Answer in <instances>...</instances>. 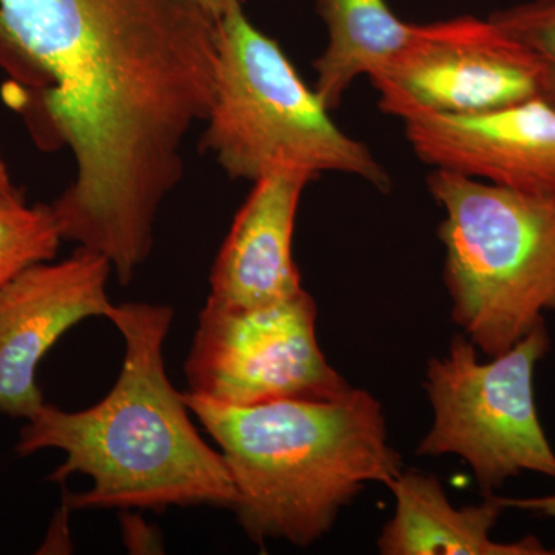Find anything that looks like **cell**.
I'll list each match as a JSON object with an SVG mask.
<instances>
[{"instance_id":"1","label":"cell","mask_w":555,"mask_h":555,"mask_svg":"<svg viewBox=\"0 0 555 555\" xmlns=\"http://www.w3.org/2000/svg\"><path fill=\"white\" fill-rule=\"evenodd\" d=\"M218 21L193 0H0L7 102L75 177L51 204L62 240L120 284L147 261L184 144L215 89Z\"/></svg>"},{"instance_id":"2","label":"cell","mask_w":555,"mask_h":555,"mask_svg":"<svg viewBox=\"0 0 555 555\" xmlns=\"http://www.w3.org/2000/svg\"><path fill=\"white\" fill-rule=\"evenodd\" d=\"M173 317L166 305H113L105 318L122 335L126 357L108 396L78 412L46 403L22 427L14 449L21 456L43 449L67 455L50 481L91 478L89 491L68 496L69 509H232L236 491L224 456L199 436L184 392L167 377L164 343Z\"/></svg>"},{"instance_id":"3","label":"cell","mask_w":555,"mask_h":555,"mask_svg":"<svg viewBox=\"0 0 555 555\" xmlns=\"http://www.w3.org/2000/svg\"><path fill=\"white\" fill-rule=\"evenodd\" d=\"M229 467L235 511L248 539L308 547L331 531L367 483L403 470L387 441L382 403L353 387L332 401L280 400L232 406L184 392Z\"/></svg>"},{"instance_id":"4","label":"cell","mask_w":555,"mask_h":555,"mask_svg":"<svg viewBox=\"0 0 555 555\" xmlns=\"http://www.w3.org/2000/svg\"><path fill=\"white\" fill-rule=\"evenodd\" d=\"M203 144L233 179L258 181L281 169L350 175L390 188L363 142L339 129L275 39L236 2L218 20L217 64Z\"/></svg>"},{"instance_id":"5","label":"cell","mask_w":555,"mask_h":555,"mask_svg":"<svg viewBox=\"0 0 555 555\" xmlns=\"http://www.w3.org/2000/svg\"><path fill=\"white\" fill-rule=\"evenodd\" d=\"M452 320L499 357L555 312V198L434 170Z\"/></svg>"},{"instance_id":"6","label":"cell","mask_w":555,"mask_h":555,"mask_svg":"<svg viewBox=\"0 0 555 555\" xmlns=\"http://www.w3.org/2000/svg\"><path fill=\"white\" fill-rule=\"evenodd\" d=\"M547 349L545 323L489 363L477 360L469 338L455 335L448 357L427 364L434 422L416 454L459 455L486 496L525 470L555 478V454L534 398L535 366Z\"/></svg>"},{"instance_id":"7","label":"cell","mask_w":555,"mask_h":555,"mask_svg":"<svg viewBox=\"0 0 555 555\" xmlns=\"http://www.w3.org/2000/svg\"><path fill=\"white\" fill-rule=\"evenodd\" d=\"M315 324L305 288L257 308L207 298L185 360L189 392L232 406L345 397L353 387L328 364Z\"/></svg>"},{"instance_id":"8","label":"cell","mask_w":555,"mask_h":555,"mask_svg":"<svg viewBox=\"0 0 555 555\" xmlns=\"http://www.w3.org/2000/svg\"><path fill=\"white\" fill-rule=\"evenodd\" d=\"M379 107L469 115L540 96L542 65L491 20L474 16L415 25L406 46L369 78Z\"/></svg>"},{"instance_id":"9","label":"cell","mask_w":555,"mask_h":555,"mask_svg":"<svg viewBox=\"0 0 555 555\" xmlns=\"http://www.w3.org/2000/svg\"><path fill=\"white\" fill-rule=\"evenodd\" d=\"M113 268L78 247L61 262H42L0 288V412L27 422L46 404L38 367L80 321L107 317Z\"/></svg>"},{"instance_id":"10","label":"cell","mask_w":555,"mask_h":555,"mask_svg":"<svg viewBox=\"0 0 555 555\" xmlns=\"http://www.w3.org/2000/svg\"><path fill=\"white\" fill-rule=\"evenodd\" d=\"M401 120L427 166L555 198V107L542 98L469 115L411 113Z\"/></svg>"},{"instance_id":"11","label":"cell","mask_w":555,"mask_h":555,"mask_svg":"<svg viewBox=\"0 0 555 555\" xmlns=\"http://www.w3.org/2000/svg\"><path fill=\"white\" fill-rule=\"evenodd\" d=\"M312 175L281 169L254 182L210 273L208 299L257 308L294 297L301 287L295 264V221Z\"/></svg>"},{"instance_id":"12","label":"cell","mask_w":555,"mask_h":555,"mask_svg":"<svg viewBox=\"0 0 555 555\" xmlns=\"http://www.w3.org/2000/svg\"><path fill=\"white\" fill-rule=\"evenodd\" d=\"M387 488L396 513L378 539L383 555H555L535 537L494 542L491 531L505 509L495 495L456 509L436 477L415 469L401 470Z\"/></svg>"},{"instance_id":"13","label":"cell","mask_w":555,"mask_h":555,"mask_svg":"<svg viewBox=\"0 0 555 555\" xmlns=\"http://www.w3.org/2000/svg\"><path fill=\"white\" fill-rule=\"evenodd\" d=\"M317 7L327 46L313 64V89L334 109L353 80L371 78L406 46L415 25L397 17L386 0H317Z\"/></svg>"},{"instance_id":"14","label":"cell","mask_w":555,"mask_h":555,"mask_svg":"<svg viewBox=\"0 0 555 555\" xmlns=\"http://www.w3.org/2000/svg\"><path fill=\"white\" fill-rule=\"evenodd\" d=\"M53 207L28 206L21 190L0 195V288L25 270L53 261L62 243Z\"/></svg>"},{"instance_id":"15","label":"cell","mask_w":555,"mask_h":555,"mask_svg":"<svg viewBox=\"0 0 555 555\" xmlns=\"http://www.w3.org/2000/svg\"><path fill=\"white\" fill-rule=\"evenodd\" d=\"M489 20L535 54L542 65L540 98L555 107V0L518 3Z\"/></svg>"},{"instance_id":"16","label":"cell","mask_w":555,"mask_h":555,"mask_svg":"<svg viewBox=\"0 0 555 555\" xmlns=\"http://www.w3.org/2000/svg\"><path fill=\"white\" fill-rule=\"evenodd\" d=\"M503 507L528 511V513L542 514V516L555 518V495L534 496V499H503L496 496Z\"/></svg>"},{"instance_id":"17","label":"cell","mask_w":555,"mask_h":555,"mask_svg":"<svg viewBox=\"0 0 555 555\" xmlns=\"http://www.w3.org/2000/svg\"><path fill=\"white\" fill-rule=\"evenodd\" d=\"M193 2L198 3L201 9L210 14L215 21H218L230 7L235 5L240 0H193Z\"/></svg>"},{"instance_id":"18","label":"cell","mask_w":555,"mask_h":555,"mask_svg":"<svg viewBox=\"0 0 555 555\" xmlns=\"http://www.w3.org/2000/svg\"><path fill=\"white\" fill-rule=\"evenodd\" d=\"M17 190L11 181L9 167H7L5 159H3L2 152H0V195L2 193H10Z\"/></svg>"}]
</instances>
